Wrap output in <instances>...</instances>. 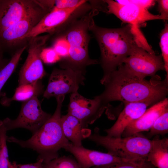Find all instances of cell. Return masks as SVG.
Returning a JSON list of instances; mask_svg holds the SVG:
<instances>
[{"instance_id": "cell-1", "label": "cell", "mask_w": 168, "mask_h": 168, "mask_svg": "<svg viewBox=\"0 0 168 168\" xmlns=\"http://www.w3.org/2000/svg\"><path fill=\"white\" fill-rule=\"evenodd\" d=\"M168 77L161 81L155 76L150 80L136 76L123 64L111 73L101 83L103 92L98 96L105 105L119 101L124 105L131 103L151 102L155 104L166 98Z\"/></svg>"}, {"instance_id": "cell-2", "label": "cell", "mask_w": 168, "mask_h": 168, "mask_svg": "<svg viewBox=\"0 0 168 168\" xmlns=\"http://www.w3.org/2000/svg\"><path fill=\"white\" fill-rule=\"evenodd\" d=\"M96 39L100 51V63L103 71V81L123 64L135 46L139 44L140 31L138 26L128 24L118 28H107L96 24L94 19L89 27Z\"/></svg>"}, {"instance_id": "cell-3", "label": "cell", "mask_w": 168, "mask_h": 168, "mask_svg": "<svg viewBox=\"0 0 168 168\" xmlns=\"http://www.w3.org/2000/svg\"><path fill=\"white\" fill-rule=\"evenodd\" d=\"M65 96L56 97L57 105L54 113L31 138L25 141L8 137L7 141L36 151L39 154L37 160L42 159L44 164L59 157V151L71 142L64 135L61 125V110Z\"/></svg>"}, {"instance_id": "cell-4", "label": "cell", "mask_w": 168, "mask_h": 168, "mask_svg": "<svg viewBox=\"0 0 168 168\" xmlns=\"http://www.w3.org/2000/svg\"><path fill=\"white\" fill-rule=\"evenodd\" d=\"M99 12L96 9H92L58 34L66 38L69 45L68 57L59 62L60 68L70 69L85 74L87 66L99 63L97 59L89 57L88 49L90 39L89 26Z\"/></svg>"}, {"instance_id": "cell-5", "label": "cell", "mask_w": 168, "mask_h": 168, "mask_svg": "<svg viewBox=\"0 0 168 168\" xmlns=\"http://www.w3.org/2000/svg\"><path fill=\"white\" fill-rule=\"evenodd\" d=\"M87 138L105 148L108 152L128 160L146 159L152 143V140L139 133L128 137L116 138L101 135L97 128L94 133L89 134Z\"/></svg>"}, {"instance_id": "cell-6", "label": "cell", "mask_w": 168, "mask_h": 168, "mask_svg": "<svg viewBox=\"0 0 168 168\" xmlns=\"http://www.w3.org/2000/svg\"><path fill=\"white\" fill-rule=\"evenodd\" d=\"M91 9L88 0H86L77 6L71 8L58 9L54 7L25 38H28L35 37L44 33H47L51 36L55 35Z\"/></svg>"}, {"instance_id": "cell-7", "label": "cell", "mask_w": 168, "mask_h": 168, "mask_svg": "<svg viewBox=\"0 0 168 168\" xmlns=\"http://www.w3.org/2000/svg\"><path fill=\"white\" fill-rule=\"evenodd\" d=\"M51 10L44 9L24 18L0 34V59L7 53L12 57L20 49L27 46L26 36Z\"/></svg>"}, {"instance_id": "cell-8", "label": "cell", "mask_w": 168, "mask_h": 168, "mask_svg": "<svg viewBox=\"0 0 168 168\" xmlns=\"http://www.w3.org/2000/svg\"><path fill=\"white\" fill-rule=\"evenodd\" d=\"M51 37L47 34L28 38L27 56L19 72L18 86L41 80L45 75L40 55Z\"/></svg>"}, {"instance_id": "cell-9", "label": "cell", "mask_w": 168, "mask_h": 168, "mask_svg": "<svg viewBox=\"0 0 168 168\" xmlns=\"http://www.w3.org/2000/svg\"><path fill=\"white\" fill-rule=\"evenodd\" d=\"M44 9V0H0V34L26 17Z\"/></svg>"}, {"instance_id": "cell-10", "label": "cell", "mask_w": 168, "mask_h": 168, "mask_svg": "<svg viewBox=\"0 0 168 168\" xmlns=\"http://www.w3.org/2000/svg\"><path fill=\"white\" fill-rule=\"evenodd\" d=\"M52 115L44 111L37 97L23 102L17 117L15 119L8 118L3 120L7 130L24 128L35 133L50 118Z\"/></svg>"}, {"instance_id": "cell-11", "label": "cell", "mask_w": 168, "mask_h": 168, "mask_svg": "<svg viewBox=\"0 0 168 168\" xmlns=\"http://www.w3.org/2000/svg\"><path fill=\"white\" fill-rule=\"evenodd\" d=\"M85 75L70 69L54 68L43 96L49 99L77 92L80 85L84 84Z\"/></svg>"}, {"instance_id": "cell-12", "label": "cell", "mask_w": 168, "mask_h": 168, "mask_svg": "<svg viewBox=\"0 0 168 168\" xmlns=\"http://www.w3.org/2000/svg\"><path fill=\"white\" fill-rule=\"evenodd\" d=\"M124 64L134 74L141 78L155 76L159 70H165L161 54L148 52L139 44L134 47L130 55L125 59Z\"/></svg>"}, {"instance_id": "cell-13", "label": "cell", "mask_w": 168, "mask_h": 168, "mask_svg": "<svg viewBox=\"0 0 168 168\" xmlns=\"http://www.w3.org/2000/svg\"><path fill=\"white\" fill-rule=\"evenodd\" d=\"M107 107L98 96L90 99L77 92L71 94L68 113L78 119L85 128L99 118Z\"/></svg>"}, {"instance_id": "cell-14", "label": "cell", "mask_w": 168, "mask_h": 168, "mask_svg": "<svg viewBox=\"0 0 168 168\" xmlns=\"http://www.w3.org/2000/svg\"><path fill=\"white\" fill-rule=\"evenodd\" d=\"M107 5V13L112 14L124 22L137 26L154 20L165 19L160 15L150 12L147 9L133 4H121L112 0H104Z\"/></svg>"}, {"instance_id": "cell-15", "label": "cell", "mask_w": 168, "mask_h": 168, "mask_svg": "<svg viewBox=\"0 0 168 168\" xmlns=\"http://www.w3.org/2000/svg\"><path fill=\"white\" fill-rule=\"evenodd\" d=\"M73 156L81 168H91L128 160L107 152L91 150L83 146H77L70 142L63 148Z\"/></svg>"}, {"instance_id": "cell-16", "label": "cell", "mask_w": 168, "mask_h": 168, "mask_svg": "<svg viewBox=\"0 0 168 168\" xmlns=\"http://www.w3.org/2000/svg\"><path fill=\"white\" fill-rule=\"evenodd\" d=\"M168 110V100L165 98L155 104L138 119L130 123L124 130L122 136H132L144 131H148L157 118Z\"/></svg>"}, {"instance_id": "cell-17", "label": "cell", "mask_w": 168, "mask_h": 168, "mask_svg": "<svg viewBox=\"0 0 168 168\" xmlns=\"http://www.w3.org/2000/svg\"><path fill=\"white\" fill-rule=\"evenodd\" d=\"M153 104L151 102L131 103L125 105L114 124L105 130L107 136L120 138L125 129L133 121L140 117L147 107Z\"/></svg>"}, {"instance_id": "cell-18", "label": "cell", "mask_w": 168, "mask_h": 168, "mask_svg": "<svg viewBox=\"0 0 168 168\" xmlns=\"http://www.w3.org/2000/svg\"><path fill=\"white\" fill-rule=\"evenodd\" d=\"M44 86L41 80L30 83L18 86L15 93L11 98L4 96L1 100V103L3 106H8L14 101H25L34 97H37L44 91Z\"/></svg>"}, {"instance_id": "cell-19", "label": "cell", "mask_w": 168, "mask_h": 168, "mask_svg": "<svg viewBox=\"0 0 168 168\" xmlns=\"http://www.w3.org/2000/svg\"><path fill=\"white\" fill-rule=\"evenodd\" d=\"M61 125L66 138L73 145L81 146L84 138L83 130L84 128L77 118L67 113L61 116Z\"/></svg>"}, {"instance_id": "cell-20", "label": "cell", "mask_w": 168, "mask_h": 168, "mask_svg": "<svg viewBox=\"0 0 168 168\" xmlns=\"http://www.w3.org/2000/svg\"><path fill=\"white\" fill-rule=\"evenodd\" d=\"M152 141L146 160L156 168H168V139L156 138Z\"/></svg>"}, {"instance_id": "cell-21", "label": "cell", "mask_w": 168, "mask_h": 168, "mask_svg": "<svg viewBox=\"0 0 168 168\" xmlns=\"http://www.w3.org/2000/svg\"><path fill=\"white\" fill-rule=\"evenodd\" d=\"M27 48L26 46L18 50L11 57L8 63L0 71V96L2 87L15 71L22 54Z\"/></svg>"}, {"instance_id": "cell-22", "label": "cell", "mask_w": 168, "mask_h": 168, "mask_svg": "<svg viewBox=\"0 0 168 168\" xmlns=\"http://www.w3.org/2000/svg\"><path fill=\"white\" fill-rule=\"evenodd\" d=\"M7 128L2 120H0V168H8L10 161L6 141Z\"/></svg>"}, {"instance_id": "cell-23", "label": "cell", "mask_w": 168, "mask_h": 168, "mask_svg": "<svg viewBox=\"0 0 168 168\" xmlns=\"http://www.w3.org/2000/svg\"><path fill=\"white\" fill-rule=\"evenodd\" d=\"M152 165L146 159H141L122 161L91 168H149Z\"/></svg>"}, {"instance_id": "cell-24", "label": "cell", "mask_w": 168, "mask_h": 168, "mask_svg": "<svg viewBox=\"0 0 168 168\" xmlns=\"http://www.w3.org/2000/svg\"><path fill=\"white\" fill-rule=\"evenodd\" d=\"M43 168H81L74 158L71 156H64L43 164Z\"/></svg>"}, {"instance_id": "cell-25", "label": "cell", "mask_w": 168, "mask_h": 168, "mask_svg": "<svg viewBox=\"0 0 168 168\" xmlns=\"http://www.w3.org/2000/svg\"><path fill=\"white\" fill-rule=\"evenodd\" d=\"M150 137L157 134H165L168 132V110H166L156 120L149 130Z\"/></svg>"}, {"instance_id": "cell-26", "label": "cell", "mask_w": 168, "mask_h": 168, "mask_svg": "<svg viewBox=\"0 0 168 168\" xmlns=\"http://www.w3.org/2000/svg\"><path fill=\"white\" fill-rule=\"evenodd\" d=\"M52 47L60 56L61 59L66 58L68 56L69 45L66 38L62 35H54Z\"/></svg>"}, {"instance_id": "cell-27", "label": "cell", "mask_w": 168, "mask_h": 168, "mask_svg": "<svg viewBox=\"0 0 168 168\" xmlns=\"http://www.w3.org/2000/svg\"><path fill=\"white\" fill-rule=\"evenodd\" d=\"M159 45L164 63L165 70L168 77V25L166 23L160 35Z\"/></svg>"}, {"instance_id": "cell-28", "label": "cell", "mask_w": 168, "mask_h": 168, "mask_svg": "<svg viewBox=\"0 0 168 168\" xmlns=\"http://www.w3.org/2000/svg\"><path fill=\"white\" fill-rule=\"evenodd\" d=\"M40 56L42 62L47 64H53L59 62L61 59L52 46L44 48L41 52Z\"/></svg>"}, {"instance_id": "cell-29", "label": "cell", "mask_w": 168, "mask_h": 168, "mask_svg": "<svg viewBox=\"0 0 168 168\" xmlns=\"http://www.w3.org/2000/svg\"><path fill=\"white\" fill-rule=\"evenodd\" d=\"M85 0H55V8L58 9H66L75 7Z\"/></svg>"}, {"instance_id": "cell-30", "label": "cell", "mask_w": 168, "mask_h": 168, "mask_svg": "<svg viewBox=\"0 0 168 168\" xmlns=\"http://www.w3.org/2000/svg\"><path fill=\"white\" fill-rule=\"evenodd\" d=\"M43 161L42 159L37 160V162L33 163L26 164H18L16 162L9 164L8 168H43Z\"/></svg>"}, {"instance_id": "cell-31", "label": "cell", "mask_w": 168, "mask_h": 168, "mask_svg": "<svg viewBox=\"0 0 168 168\" xmlns=\"http://www.w3.org/2000/svg\"><path fill=\"white\" fill-rule=\"evenodd\" d=\"M119 3L121 4H133L146 8L148 9L155 4L154 0H119Z\"/></svg>"}, {"instance_id": "cell-32", "label": "cell", "mask_w": 168, "mask_h": 168, "mask_svg": "<svg viewBox=\"0 0 168 168\" xmlns=\"http://www.w3.org/2000/svg\"><path fill=\"white\" fill-rule=\"evenodd\" d=\"M156 1L158 3V9L160 16L163 17L165 20L168 18V0H159Z\"/></svg>"}, {"instance_id": "cell-33", "label": "cell", "mask_w": 168, "mask_h": 168, "mask_svg": "<svg viewBox=\"0 0 168 168\" xmlns=\"http://www.w3.org/2000/svg\"><path fill=\"white\" fill-rule=\"evenodd\" d=\"M10 59H0V71L8 63Z\"/></svg>"}, {"instance_id": "cell-34", "label": "cell", "mask_w": 168, "mask_h": 168, "mask_svg": "<svg viewBox=\"0 0 168 168\" xmlns=\"http://www.w3.org/2000/svg\"><path fill=\"white\" fill-rule=\"evenodd\" d=\"M149 168H152V167H149Z\"/></svg>"}]
</instances>
